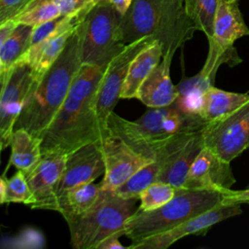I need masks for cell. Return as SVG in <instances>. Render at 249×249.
Here are the masks:
<instances>
[{"label": "cell", "instance_id": "6da1fadb", "mask_svg": "<svg viewBox=\"0 0 249 249\" xmlns=\"http://www.w3.org/2000/svg\"><path fill=\"white\" fill-rule=\"evenodd\" d=\"M104 69L82 63L62 106L42 135V155L69 153L102 139L109 130L101 126L93 99Z\"/></svg>", "mask_w": 249, "mask_h": 249}, {"label": "cell", "instance_id": "7a4b0ae2", "mask_svg": "<svg viewBox=\"0 0 249 249\" xmlns=\"http://www.w3.org/2000/svg\"><path fill=\"white\" fill-rule=\"evenodd\" d=\"M81 65L78 25L56 60L38 83L31 84L24 106L14 129L24 128L41 138L66 99Z\"/></svg>", "mask_w": 249, "mask_h": 249}, {"label": "cell", "instance_id": "3957f363", "mask_svg": "<svg viewBox=\"0 0 249 249\" xmlns=\"http://www.w3.org/2000/svg\"><path fill=\"white\" fill-rule=\"evenodd\" d=\"M196 30L181 0H133L120 17V33L124 45L152 37L160 42L162 56L173 57Z\"/></svg>", "mask_w": 249, "mask_h": 249}, {"label": "cell", "instance_id": "277c9868", "mask_svg": "<svg viewBox=\"0 0 249 249\" xmlns=\"http://www.w3.org/2000/svg\"><path fill=\"white\" fill-rule=\"evenodd\" d=\"M209 124L199 115L183 113L172 105L150 108L136 121L125 120L113 111L107 121L111 135L152 160L173 138L202 130Z\"/></svg>", "mask_w": 249, "mask_h": 249}, {"label": "cell", "instance_id": "5b68a950", "mask_svg": "<svg viewBox=\"0 0 249 249\" xmlns=\"http://www.w3.org/2000/svg\"><path fill=\"white\" fill-rule=\"evenodd\" d=\"M224 192L178 189L162 206L149 211L136 209L126 220L124 235L133 241L169 231L183 222L223 203Z\"/></svg>", "mask_w": 249, "mask_h": 249}, {"label": "cell", "instance_id": "8992f818", "mask_svg": "<svg viewBox=\"0 0 249 249\" xmlns=\"http://www.w3.org/2000/svg\"><path fill=\"white\" fill-rule=\"evenodd\" d=\"M138 198H124L113 190L102 189L95 204L85 214L67 221L75 249H97L111 236H124L126 220L135 212Z\"/></svg>", "mask_w": 249, "mask_h": 249}, {"label": "cell", "instance_id": "52a82bcc", "mask_svg": "<svg viewBox=\"0 0 249 249\" xmlns=\"http://www.w3.org/2000/svg\"><path fill=\"white\" fill-rule=\"evenodd\" d=\"M82 63L103 69L125 45L120 33V15L109 0L94 4L79 24Z\"/></svg>", "mask_w": 249, "mask_h": 249}, {"label": "cell", "instance_id": "ba28073f", "mask_svg": "<svg viewBox=\"0 0 249 249\" xmlns=\"http://www.w3.org/2000/svg\"><path fill=\"white\" fill-rule=\"evenodd\" d=\"M249 36L237 1L220 0L213 24V34L208 39V54L200 72L215 79L218 68L224 64L235 65L241 61L233 47L234 42Z\"/></svg>", "mask_w": 249, "mask_h": 249}, {"label": "cell", "instance_id": "9c48e42d", "mask_svg": "<svg viewBox=\"0 0 249 249\" xmlns=\"http://www.w3.org/2000/svg\"><path fill=\"white\" fill-rule=\"evenodd\" d=\"M204 147L231 162L249 148V100L239 108L210 123L203 133Z\"/></svg>", "mask_w": 249, "mask_h": 249}, {"label": "cell", "instance_id": "30bf717a", "mask_svg": "<svg viewBox=\"0 0 249 249\" xmlns=\"http://www.w3.org/2000/svg\"><path fill=\"white\" fill-rule=\"evenodd\" d=\"M153 41L155 40L152 37H145L125 45L123 51L105 67L93 99V108L103 128L108 129L107 121L120 98L130 62L143 48Z\"/></svg>", "mask_w": 249, "mask_h": 249}, {"label": "cell", "instance_id": "8fae6325", "mask_svg": "<svg viewBox=\"0 0 249 249\" xmlns=\"http://www.w3.org/2000/svg\"><path fill=\"white\" fill-rule=\"evenodd\" d=\"M240 213L241 204L222 203L183 222L169 231L133 241L127 246V249H166L185 236L204 234L214 225L237 216Z\"/></svg>", "mask_w": 249, "mask_h": 249}, {"label": "cell", "instance_id": "7c38bea8", "mask_svg": "<svg viewBox=\"0 0 249 249\" xmlns=\"http://www.w3.org/2000/svg\"><path fill=\"white\" fill-rule=\"evenodd\" d=\"M6 72L0 93V139L5 148L10 146L15 124L24 106L32 84L31 67L16 63Z\"/></svg>", "mask_w": 249, "mask_h": 249}, {"label": "cell", "instance_id": "4fadbf2b", "mask_svg": "<svg viewBox=\"0 0 249 249\" xmlns=\"http://www.w3.org/2000/svg\"><path fill=\"white\" fill-rule=\"evenodd\" d=\"M100 140L84 145L66 155L65 166L54 190L53 211L56 199L67 190L93 182L104 174L105 163Z\"/></svg>", "mask_w": 249, "mask_h": 249}, {"label": "cell", "instance_id": "5bb4252c", "mask_svg": "<svg viewBox=\"0 0 249 249\" xmlns=\"http://www.w3.org/2000/svg\"><path fill=\"white\" fill-rule=\"evenodd\" d=\"M100 142L105 163L103 179L99 183L102 189L115 190L142 166L154 160L137 153L110 133Z\"/></svg>", "mask_w": 249, "mask_h": 249}, {"label": "cell", "instance_id": "9a60e30c", "mask_svg": "<svg viewBox=\"0 0 249 249\" xmlns=\"http://www.w3.org/2000/svg\"><path fill=\"white\" fill-rule=\"evenodd\" d=\"M210 149L203 147L192 163L184 189H203L225 192L231 189L236 179L231 167Z\"/></svg>", "mask_w": 249, "mask_h": 249}, {"label": "cell", "instance_id": "2e32d148", "mask_svg": "<svg viewBox=\"0 0 249 249\" xmlns=\"http://www.w3.org/2000/svg\"><path fill=\"white\" fill-rule=\"evenodd\" d=\"M66 155H42L36 166L25 175L27 184L34 196L31 208L53 210L55 187L63 172Z\"/></svg>", "mask_w": 249, "mask_h": 249}, {"label": "cell", "instance_id": "e0dca14e", "mask_svg": "<svg viewBox=\"0 0 249 249\" xmlns=\"http://www.w3.org/2000/svg\"><path fill=\"white\" fill-rule=\"evenodd\" d=\"M170 56H162L139 88L137 99L148 108L171 105L177 98V89L170 78Z\"/></svg>", "mask_w": 249, "mask_h": 249}, {"label": "cell", "instance_id": "ac0fdd59", "mask_svg": "<svg viewBox=\"0 0 249 249\" xmlns=\"http://www.w3.org/2000/svg\"><path fill=\"white\" fill-rule=\"evenodd\" d=\"M161 58L162 49L159 41L155 40L143 48L130 62L120 98H137L140 86Z\"/></svg>", "mask_w": 249, "mask_h": 249}, {"label": "cell", "instance_id": "d6986e66", "mask_svg": "<svg viewBox=\"0 0 249 249\" xmlns=\"http://www.w3.org/2000/svg\"><path fill=\"white\" fill-rule=\"evenodd\" d=\"M205 128L194 134L184 148L168 160L162 167L158 181L167 183L176 189H184L189 169L198 153L204 147L203 133Z\"/></svg>", "mask_w": 249, "mask_h": 249}, {"label": "cell", "instance_id": "ffe728a7", "mask_svg": "<svg viewBox=\"0 0 249 249\" xmlns=\"http://www.w3.org/2000/svg\"><path fill=\"white\" fill-rule=\"evenodd\" d=\"M100 192L99 183L90 182L73 187L56 199L54 211L59 212L67 222L89 211L97 201Z\"/></svg>", "mask_w": 249, "mask_h": 249}, {"label": "cell", "instance_id": "44dd1931", "mask_svg": "<svg viewBox=\"0 0 249 249\" xmlns=\"http://www.w3.org/2000/svg\"><path fill=\"white\" fill-rule=\"evenodd\" d=\"M42 138L24 128L14 129L11 136L10 164L27 175L42 158Z\"/></svg>", "mask_w": 249, "mask_h": 249}, {"label": "cell", "instance_id": "7402d4cb", "mask_svg": "<svg viewBox=\"0 0 249 249\" xmlns=\"http://www.w3.org/2000/svg\"><path fill=\"white\" fill-rule=\"evenodd\" d=\"M214 80L200 71L194 77L182 80L176 86L178 95L171 105L183 113L199 115L203 106L204 94L214 85Z\"/></svg>", "mask_w": 249, "mask_h": 249}, {"label": "cell", "instance_id": "603a6c76", "mask_svg": "<svg viewBox=\"0 0 249 249\" xmlns=\"http://www.w3.org/2000/svg\"><path fill=\"white\" fill-rule=\"evenodd\" d=\"M249 100V93L227 91L211 86L204 94L199 116L208 123L221 120Z\"/></svg>", "mask_w": 249, "mask_h": 249}, {"label": "cell", "instance_id": "cb8c5ba5", "mask_svg": "<svg viewBox=\"0 0 249 249\" xmlns=\"http://www.w3.org/2000/svg\"><path fill=\"white\" fill-rule=\"evenodd\" d=\"M33 26L18 24L0 48V59L4 66V71L11 69L27 51Z\"/></svg>", "mask_w": 249, "mask_h": 249}, {"label": "cell", "instance_id": "d4e9b609", "mask_svg": "<svg viewBox=\"0 0 249 249\" xmlns=\"http://www.w3.org/2000/svg\"><path fill=\"white\" fill-rule=\"evenodd\" d=\"M187 15L196 24V30L202 31L207 40L213 34L216 10L220 0H181Z\"/></svg>", "mask_w": 249, "mask_h": 249}, {"label": "cell", "instance_id": "484cf974", "mask_svg": "<svg viewBox=\"0 0 249 249\" xmlns=\"http://www.w3.org/2000/svg\"><path fill=\"white\" fill-rule=\"evenodd\" d=\"M77 26L70 28L62 33L57 34L56 36L52 38L50 40V42L45 46L37 62L31 68L32 84L38 83L40 81V79L43 77V75L47 72V70L56 60V58L59 56V54L63 51L69 37L73 34V32L75 31Z\"/></svg>", "mask_w": 249, "mask_h": 249}, {"label": "cell", "instance_id": "4316f807", "mask_svg": "<svg viewBox=\"0 0 249 249\" xmlns=\"http://www.w3.org/2000/svg\"><path fill=\"white\" fill-rule=\"evenodd\" d=\"M62 16L58 8L51 0H34L29 8L19 15L15 21L18 24L37 26Z\"/></svg>", "mask_w": 249, "mask_h": 249}, {"label": "cell", "instance_id": "83f0119b", "mask_svg": "<svg viewBox=\"0 0 249 249\" xmlns=\"http://www.w3.org/2000/svg\"><path fill=\"white\" fill-rule=\"evenodd\" d=\"M177 190L167 183L157 181L140 194V205L138 209L143 211L157 209L168 202L176 195Z\"/></svg>", "mask_w": 249, "mask_h": 249}, {"label": "cell", "instance_id": "f1b7e54d", "mask_svg": "<svg viewBox=\"0 0 249 249\" xmlns=\"http://www.w3.org/2000/svg\"><path fill=\"white\" fill-rule=\"evenodd\" d=\"M5 203H23L30 207L34 203V196L27 184L25 174L18 170L12 177L6 179Z\"/></svg>", "mask_w": 249, "mask_h": 249}, {"label": "cell", "instance_id": "f546056e", "mask_svg": "<svg viewBox=\"0 0 249 249\" xmlns=\"http://www.w3.org/2000/svg\"><path fill=\"white\" fill-rule=\"evenodd\" d=\"M34 0H0V27L15 20L26 11Z\"/></svg>", "mask_w": 249, "mask_h": 249}, {"label": "cell", "instance_id": "4dcf8cb0", "mask_svg": "<svg viewBox=\"0 0 249 249\" xmlns=\"http://www.w3.org/2000/svg\"><path fill=\"white\" fill-rule=\"evenodd\" d=\"M59 10L62 16L74 15L82 10L93 6L90 0H51Z\"/></svg>", "mask_w": 249, "mask_h": 249}, {"label": "cell", "instance_id": "1f68e13d", "mask_svg": "<svg viewBox=\"0 0 249 249\" xmlns=\"http://www.w3.org/2000/svg\"><path fill=\"white\" fill-rule=\"evenodd\" d=\"M223 203H249V186L244 190L225 191Z\"/></svg>", "mask_w": 249, "mask_h": 249}, {"label": "cell", "instance_id": "d6a6232c", "mask_svg": "<svg viewBox=\"0 0 249 249\" xmlns=\"http://www.w3.org/2000/svg\"><path fill=\"white\" fill-rule=\"evenodd\" d=\"M97 249H127V246H124L120 242L119 236H111L102 241Z\"/></svg>", "mask_w": 249, "mask_h": 249}, {"label": "cell", "instance_id": "836d02e7", "mask_svg": "<svg viewBox=\"0 0 249 249\" xmlns=\"http://www.w3.org/2000/svg\"><path fill=\"white\" fill-rule=\"evenodd\" d=\"M120 17L124 16L130 7L133 0H109Z\"/></svg>", "mask_w": 249, "mask_h": 249}, {"label": "cell", "instance_id": "e575fe53", "mask_svg": "<svg viewBox=\"0 0 249 249\" xmlns=\"http://www.w3.org/2000/svg\"><path fill=\"white\" fill-rule=\"evenodd\" d=\"M16 25H17V22L15 20H11L0 27V48L2 47L6 39L9 37V35L12 33Z\"/></svg>", "mask_w": 249, "mask_h": 249}, {"label": "cell", "instance_id": "d590c367", "mask_svg": "<svg viewBox=\"0 0 249 249\" xmlns=\"http://www.w3.org/2000/svg\"><path fill=\"white\" fill-rule=\"evenodd\" d=\"M5 190H6V181L0 177V205L5 203Z\"/></svg>", "mask_w": 249, "mask_h": 249}, {"label": "cell", "instance_id": "8d00e7d4", "mask_svg": "<svg viewBox=\"0 0 249 249\" xmlns=\"http://www.w3.org/2000/svg\"><path fill=\"white\" fill-rule=\"evenodd\" d=\"M5 77H6V72L4 71L3 74L1 75L0 77V93H1V90H2V88H3V85H4V82H5ZM1 140V139H0ZM2 141V140H1Z\"/></svg>", "mask_w": 249, "mask_h": 249}, {"label": "cell", "instance_id": "74e56055", "mask_svg": "<svg viewBox=\"0 0 249 249\" xmlns=\"http://www.w3.org/2000/svg\"><path fill=\"white\" fill-rule=\"evenodd\" d=\"M3 72H4V66H3V63H2V61L0 59V77L3 74Z\"/></svg>", "mask_w": 249, "mask_h": 249}, {"label": "cell", "instance_id": "f35d334b", "mask_svg": "<svg viewBox=\"0 0 249 249\" xmlns=\"http://www.w3.org/2000/svg\"><path fill=\"white\" fill-rule=\"evenodd\" d=\"M4 148H5L4 143H3V141H1V140H0V155H1V151H2Z\"/></svg>", "mask_w": 249, "mask_h": 249}, {"label": "cell", "instance_id": "ab89813d", "mask_svg": "<svg viewBox=\"0 0 249 249\" xmlns=\"http://www.w3.org/2000/svg\"><path fill=\"white\" fill-rule=\"evenodd\" d=\"M91 1V3L94 5V4H96L97 2H99V1H101V0H90Z\"/></svg>", "mask_w": 249, "mask_h": 249}, {"label": "cell", "instance_id": "60d3db41", "mask_svg": "<svg viewBox=\"0 0 249 249\" xmlns=\"http://www.w3.org/2000/svg\"><path fill=\"white\" fill-rule=\"evenodd\" d=\"M230 1H237V0H230Z\"/></svg>", "mask_w": 249, "mask_h": 249}]
</instances>
